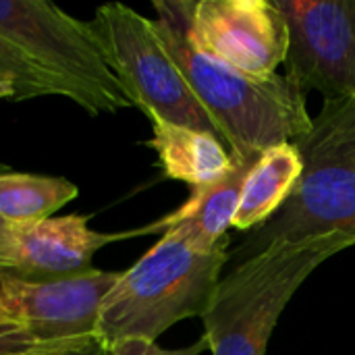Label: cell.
<instances>
[{"instance_id": "cell-1", "label": "cell", "mask_w": 355, "mask_h": 355, "mask_svg": "<svg viewBox=\"0 0 355 355\" xmlns=\"http://www.w3.org/2000/svg\"><path fill=\"white\" fill-rule=\"evenodd\" d=\"M196 0H158V35L189 89L216 125L233 156L256 158L264 150L295 144L312 127L306 94L287 77H256L227 67L189 42Z\"/></svg>"}, {"instance_id": "cell-2", "label": "cell", "mask_w": 355, "mask_h": 355, "mask_svg": "<svg viewBox=\"0 0 355 355\" xmlns=\"http://www.w3.org/2000/svg\"><path fill=\"white\" fill-rule=\"evenodd\" d=\"M355 245V235L281 241L245 258L220 279L202 316L212 355H266L272 331L306 279L329 258Z\"/></svg>"}, {"instance_id": "cell-3", "label": "cell", "mask_w": 355, "mask_h": 355, "mask_svg": "<svg viewBox=\"0 0 355 355\" xmlns=\"http://www.w3.org/2000/svg\"><path fill=\"white\" fill-rule=\"evenodd\" d=\"M227 250L198 252L171 231H162L100 306L96 333L114 345L125 339L156 341L173 324L204 316L220 283Z\"/></svg>"}, {"instance_id": "cell-4", "label": "cell", "mask_w": 355, "mask_h": 355, "mask_svg": "<svg viewBox=\"0 0 355 355\" xmlns=\"http://www.w3.org/2000/svg\"><path fill=\"white\" fill-rule=\"evenodd\" d=\"M295 146L304 164L297 185L241 248L245 258L281 241L355 235V96L327 100Z\"/></svg>"}, {"instance_id": "cell-5", "label": "cell", "mask_w": 355, "mask_h": 355, "mask_svg": "<svg viewBox=\"0 0 355 355\" xmlns=\"http://www.w3.org/2000/svg\"><path fill=\"white\" fill-rule=\"evenodd\" d=\"M0 35L87 114H114L133 106L89 21H79L46 0H0Z\"/></svg>"}, {"instance_id": "cell-6", "label": "cell", "mask_w": 355, "mask_h": 355, "mask_svg": "<svg viewBox=\"0 0 355 355\" xmlns=\"http://www.w3.org/2000/svg\"><path fill=\"white\" fill-rule=\"evenodd\" d=\"M102 52L133 106L150 121L160 119L179 127L220 137L175 60L166 52L156 23L121 2L102 4L92 17Z\"/></svg>"}, {"instance_id": "cell-7", "label": "cell", "mask_w": 355, "mask_h": 355, "mask_svg": "<svg viewBox=\"0 0 355 355\" xmlns=\"http://www.w3.org/2000/svg\"><path fill=\"white\" fill-rule=\"evenodd\" d=\"M119 277L98 268L46 283L0 275V355L94 335L100 306Z\"/></svg>"}, {"instance_id": "cell-8", "label": "cell", "mask_w": 355, "mask_h": 355, "mask_svg": "<svg viewBox=\"0 0 355 355\" xmlns=\"http://www.w3.org/2000/svg\"><path fill=\"white\" fill-rule=\"evenodd\" d=\"M289 27L287 77L324 100L355 96V0H272Z\"/></svg>"}, {"instance_id": "cell-9", "label": "cell", "mask_w": 355, "mask_h": 355, "mask_svg": "<svg viewBox=\"0 0 355 355\" xmlns=\"http://www.w3.org/2000/svg\"><path fill=\"white\" fill-rule=\"evenodd\" d=\"M202 54L256 77L287 62L289 27L270 0H196L187 29Z\"/></svg>"}, {"instance_id": "cell-10", "label": "cell", "mask_w": 355, "mask_h": 355, "mask_svg": "<svg viewBox=\"0 0 355 355\" xmlns=\"http://www.w3.org/2000/svg\"><path fill=\"white\" fill-rule=\"evenodd\" d=\"M89 216L69 214L0 227V275L29 283L60 281L92 270V258L108 243L154 233L152 225L129 233L89 229Z\"/></svg>"}, {"instance_id": "cell-11", "label": "cell", "mask_w": 355, "mask_h": 355, "mask_svg": "<svg viewBox=\"0 0 355 355\" xmlns=\"http://www.w3.org/2000/svg\"><path fill=\"white\" fill-rule=\"evenodd\" d=\"M258 158L260 156H233V162L225 175H220L208 185L193 187L187 202L162 220L154 223L152 229L171 231L187 245L204 254L227 250V231L233 227L235 214L241 204L243 187Z\"/></svg>"}, {"instance_id": "cell-12", "label": "cell", "mask_w": 355, "mask_h": 355, "mask_svg": "<svg viewBox=\"0 0 355 355\" xmlns=\"http://www.w3.org/2000/svg\"><path fill=\"white\" fill-rule=\"evenodd\" d=\"M150 148L156 150L164 177L202 187L227 173L233 154L223 146L220 137L187 127H179L160 119H152Z\"/></svg>"}, {"instance_id": "cell-13", "label": "cell", "mask_w": 355, "mask_h": 355, "mask_svg": "<svg viewBox=\"0 0 355 355\" xmlns=\"http://www.w3.org/2000/svg\"><path fill=\"white\" fill-rule=\"evenodd\" d=\"M302 168L304 164L295 144L264 150L248 177L233 227L250 231L266 225L291 196Z\"/></svg>"}, {"instance_id": "cell-14", "label": "cell", "mask_w": 355, "mask_h": 355, "mask_svg": "<svg viewBox=\"0 0 355 355\" xmlns=\"http://www.w3.org/2000/svg\"><path fill=\"white\" fill-rule=\"evenodd\" d=\"M79 193L77 185L46 175L10 173L0 164V220L29 223L50 218Z\"/></svg>"}, {"instance_id": "cell-15", "label": "cell", "mask_w": 355, "mask_h": 355, "mask_svg": "<svg viewBox=\"0 0 355 355\" xmlns=\"http://www.w3.org/2000/svg\"><path fill=\"white\" fill-rule=\"evenodd\" d=\"M0 81L10 83L15 100H31L40 96H64V89L35 67L17 46L0 35Z\"/></svg>"}, {"instance_id": "cell-16", "label": "cell", "mask_w": 355, "mask_h": 355, "mask_svg": "<svg viewBox=\"0 0 355 355\" xmlns=\"http://www.w3.org/2000/svg\"><path fill=\"white\" fill-rule=\"evenodd\" d=\"M15 355H112V345H108L98 333L77 337V339H67L42 347H33L27 352Z\"/></svg>"}, {"instance_id": "cell-17", "label": "cell", "mask_w": 355, "mask_h": 355, "mask_svg": "<svg viewBox=\"0 0 355 355\" xmlns=\"http://www.w3.org/2000/svg\"><path fill=\"white\" fill-rule=\"evenodd\" d=\"M204 349H208V343L204 337L198 343L183 347V349H162L156 345V341L125 339L112 345V355H200Z\"/></svg>"}, {"instance_id": "cell-18", "label": "cell", "mask_w": 355, "mask_h": 355, "mask_svg": "<svg viewBox=\"0 0 355 355\" xmlns=\"http://www.w3.org/2000/svg\"><path fill=\"white\" fill-rule=\"evenodd\" d=\"M0 100H15V89L10 83L0 81Z\"/></svg>"}, {"instance_id": "cell-19", "label": "cell", "mask_w": 355, "mask_h": 355, "mask_svg": "<svg viewBox=\"0 0 355 355\" xmlns=\"http://www.w3.org/2000/svg\"><path fill=\"white\" fill-rule=\"evenodd\" d=\"M4 318V310H2V306H0V320Z\"/></svg>"}, {"instance_id": "cell-20", "label": "cell", "mask_w": 355, "mask_h": 355, "mask_svg": "<svg viewBox=\"0 0 355 355\" xmlns=\"http://www.w3.org/2000/svg\"><path fill=\"white\" fill-rule=\"evenodd\" d=\"M2 225H4V223H2V220H0V227H2Z\"/></svg>"}]
</instances>
